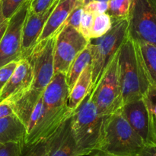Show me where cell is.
<instances>
[{"mask_svg":"<svg viewBox=\"0 0 156 156\" xmlns=\"http://www.w3.org/2000/svg\"><path fill=\"white\" fill-rule=\"evenodd\" d=\"M26 128L15 115L0 119V143L21 142L24 145Z\"/></svg>","mask_w":156,"mask_h":156,"instance_id":"obj_17","label":"cell"},{"mask_svg":"<svg viewBox=\"0 0 156 156\" xmlns=\"http://www.w3.org/2000/svg\"><path fill=\"white\" fill-rule=\"evenodd\" d=\"M127 19L129 37L156 47V0H133Z\"/></svg>","mask_w":156,"mask_h":156,"instance_id":"obj_7","label":"cell"},{"mask_svg":"<svg viewBox=\"0 0 156 156\" xmlns=\"http://www.w3.org/2000/svg\"><path fill=\"white\" fill-rule=\"evenodd\" d=\"M24 144L21 142H8L0 147V156H21Z\"/></svg>","mask_w":156,"mask_h":156,"instance_id":"obj_25","label":"cell"},{"mask_svg":"<svg viewBox=\"0 0 156 156\" xmlns=\"http://www.w3.org/2000/svg\"><path fill=\"white\" fill-rule=\"evenodd\" d=\"M59 0L41 13H34L29 9L22 30V58H25L37 43L38 38Z\"/></svg>","mask_w":156,"mask_h":156,"instance_id":"obj_13","label":"cell"},{"mask_svg":"<svg viewBox=\"0 0 156 156\" xmlns=\"http://www.w3.org/2000/svg\"><path fill=\"white\" fill-rule=\"evenodd\" d=\"M33 82V70L27 58H21L11 77L0 92V102L7 98L22 93L31 87Z\"/></svg>","mask_w":156,"mask_h":156,"instance_id":"obj_15","label":"cell"},{"mask_svg":"<svg viewBox=\"0 0 156 156\" xmlns=\"http://www.w3.org/2000/svg\"><path fill=\"white\" fill-rule=\"evenodd\" d=\"M92 155L91 156H113L111 155V154H108V153H105L101 151H94V153H92Z\"/></svg>","mask_w":156,"mask_h":156,"instance_id":"obj_34","label":"cell"},{"mask_svg":"<svg viewBox=\"0 0 156 156\" xmlns=\"http://www.w3.org/2000/svg\"><path fill=\"white\" fill-rule=\"evenodd\" d=\"M145 101L149 111L154 117L156 118V87H149L147 93L145 95Z\"/></svg>","mask_w":156,"mask_h":156,"instance_id":"obj_30","label":"cell"},{"mask_svg":"<svg viewBox=\"0 0 156 156\" xmlns=\"http://www.w3.org/2000/svg\"><path fill=\"white\" fill-rule=\"evenodd\" d=\"M119 72L123 106L144 97L150 85L138 44L129 35L119 50Z\"/></svg>","mask_w":156,"mask_h":156,"instance_id":"obj_2","label":"cell"},{"mask_svg":"<svg viewBox=\"0 0 156 156\" xmlns=\"http://www.w3.org/2000/svg\"><path fill=\"white\" fill-rule=\"evenodd\" d=\"M89 40L72 26H64L55 35L54 73H66L77 55L88 46Z\"/></svg>","mask_w":156,"mask_h":156,"instance_id":"obj_8","label":"cell"},{"mask_svg":"<svg viewBox=\"0 0 156 156\" xmlns=\"http://www.w3.org/2000/svg\"><path fill=\"white\" fill-rule=\"evenodd\" d=\"M82 13H83V6H79V7L76 8L69 15L62 27H64V26H72V27L74 28L75 29L79 32V27H80Z\"/></svg>","mask_w":156,"mask_h":156,"instance_id":"obj_27","label":"cell"},{"mask_svg":"<svg viewBox=\"0 0 156 156\" xmlns=\"http://www.w3.org/2000/svg\"><path fill=\"white\" fill-rule=\"evenodd\" d=\"M136 43L149 85L156 87V47L147 43Z\"/></svg>","mask_w":156,"mask_h":156,"instance_id":"obj_19","label":"cell"},{"mask_svg":"<svg viewBox=\"0 0 156 156\" xmlns=\"http://www.w3.org/2000/svg\"><path fill=\"white\" fill-rule=\"evenodd\" d=\"M92 90V67L88 65L75 83L69 94L68 108L73 112Z\"/></svg>","mask_w":156,"mask_h":156,"instance_id":"obj_16","label":"cell"},{"mask_svg":"<svg viewBox=\"0 0 156 156\" xmlns=\"http://www.w3.org/2000/svg\"><path fill=\"white\" fill-rule=\"evenodd\" d=\"M94 17L95 16L91 12H88L83 9L80 27H79V32L88 40L90 39V34L94 23Z\"/></svg>","mask_w":156,"mask_h":156,"instance_id":"obj_24","label":"cell"},{"mask_svg":"<svg viewBox=\"0 0 156 156\" xmlns=\"http://www.w3.org/2000/svg\"><path fill=\"white\" fill-rule=\"evenodd\" d=\"M29 1H30V2H31V1H33V0H29Z\"/></svg>","mask_w":156,"mask_h":156,"instance_id":"obj_38","label":"cell"},{"mask_svg":"<svg viewBox=\"0 0 156 156\" xmlns=\"http://www.w3.org/2000/svg\"><path fill=\"white\" fill-rule=\"evenodd\" d=\"M27 1V0H0L3 16L7 20H9Z\"/></svg>","mask_w":156,"mask_h":156,"instance_id":"obj_23","label":"cell"},{"mask_svg":"<svg viewBox=\"0 0 156 156\" xmlns=\"http://www.w3.org/2000/svg\"><path fill=\"white\" fill-rule=\"evenodd\" d=\"M21 156H49L45 139L29 145H24Z\"/></svg>","mask_w":156,"mask_h":156,"instance_id":"obj_22","label":"cell"},{"mask_svg":"<svg viewBox=\"0 0 156 156\" xmlns=\"http://www.w3.org/2000/svg\"><path fill=\"white\" fill-rule=\"evenodd\" d=\"M154 122H155V145L154 146L156 147V118L154 119Z\"/></svg>","mask_w":156,"mask_h":156,"instance_id":"obj_35","label":"cell"},{"mask_svg":"<svg viewBox=\"0 0 156 156\" xmlns=\"http://www.w3.org/2000/svg\"><path fill=\"white\" fill-rule=\"evenodd\" d=\"M55 36L39 41L25 57L33 70V82L30 89L43 93L54 75L53 51Z\"/></svg>","mask_w":156,"mask_h":156,"instance_id":"obj_9","label":"cell"},{"mask_svg":"<svg viewBox=\"0 0 156 156\" xmlns=\"http://www.w3.org/2000/svg\"><path fill=\"white\" fill-rule=\"evenodd\" d=\"M57 0H33L30 2V10L34 13H41L48 9Z\"/></svg>","mask_w":156,"mask_h":156,"instance_id":"obj_29","label":"cell"},{"mask_svg":"<svg viewBox=\"0 0 156 156\" xmlns=\"http://www.w3.org/2000/svg\"><path fill=\"white\" fill-rule=\"evenodd\" d=\"M133 129L143 139L145 145H155V117L144 98L124 104L120 109Z\"/></svg>","mask_w":156,"mask_h":156,"instance_id":"obj_11","label":"cell"},{"mask_svg":"<svg viewBox=\"0 0 156 156\" xmlns=\"http://www.w3.org/2000/svg\"><path fill=\"white\" fill-rule=\"evenodd\" d=\"M133 0H109L107 14L112 19L127 18Z\"/></svg>","mask_w":156,"mask_h":156,"instance_id":"obj_20","label":"cell"},{"mask_svg":"<svg viewBox=\"0 0 156 156\" xmlns=\"http://www.w3.org/2000/svg\"><path fill=\"white\" fill-rule=\"evenodd\" d=\"M137 156H156V147L153 145H145Z\"/></svg>","mask_w":156,"mask_h":156,"instance_id":"obj_32","label":"cell"},{"mask_svg":"<svg viewBox=\"0 0 156 156\" xmlns=\"http://www.w3.org/2000/svg\"><path fill=\"white\" fill-rule=\"evenodd\" d=\"M8 24H9V20H7L3 16L1 10V6H0V41L2 38L3 35H4L5 32Z\"/></svg>","mask_w":156,"mask_h":156,"instance_id":"obj_33","label":"cell"},{"mask_svg":"<svg viewBox=\"0 0 156 156\" xmlns=\"http://www.w3.org/2000/svg\"><path fill=\"white\" fill-rule=\"evenodd\" d=\"M91 99L99 113L106 116L118 111L123 106L120 72L119 50L102 73L91 91Z\"/></svg>","mask_w":156,"mask_h":156,"instance_id":"obj_6","label":"cell"},{"mask_svg":"<svg viewBox=\"0 0 156 156\" xmlns=\"http://www.w3.org/2000/svg\"><path fill=\"white\" fill-rule=\"evenodd\" d=\"M111 27L112 19L108 14L104 13L96 15L90 34V39L103 36L111 28Z\"/></svg>","mask_w":156,"mask_h":156,"instance_id":"obj_21","label":"cell"},{"mask_svg":"<svg viewBox=\"0 0 156 156\" xmlns=\"http://www.w3.org/2000/svg\"><path fill=\"white\" fill-rule=\"evenodd\" d=\"M145 146L121 110L106 116L98 151L113 156H137Z\"/></svg>","mask_w":156,"mask_h":156,"instance_id":"obj_4","label":"cell"},{"mask_svg":"<svg viewBox=\"0 0 156 156\" xmlns=\"http://www.w3.org/2000/svg\"><path fill=\"white\" fill-rule=\"evenodd\" d=\"M2 143H0V147L2 146Z\"/></svg>","mask_w":156,"mask_h":156,"instance_id":"obj_37","label":"cell"},{"mask_svg":"<svg viewBox=\"0 0 156 156\" xmlns=\"http://www.w3.org/2000/svg\"><path fill=\"white\" fill-rule=\"evenodd\" d=\"M18 61H12L0 67V92L13 73Z\"/></svg>","mask_w":156,"mask_h":156,"instance_id":"obj_28","label":"cell"},{"mask_svg":"<svg viewBox=\"0 0 156 156\" xmlns=\"http://www.w3.org/2000/svg\"><path fill=\"white\" fill-rule=\"evenodd\" d=\"M49 156H81L73 137L71 116L45 139Z\"/></svg>","mask_w":156,"mask_h":156,"instance_id":"obj_12","label":"cell"},{"mask_svg":"<svg viewBox=\"0 0 156 156\" xmlns=\"http://www.w3.org/2000/svg\"><path fill=\"white\" fill-rule=\"evenodd\" d=\"M98 1H105V2H108L109 0H98Z\"/></svg>","mask_w":156,"mask_h":156,"instance_id":"obj_36","label":"cell"},{"mask_svg":"<svg viewBox=\"0 0 156 156\" xmlns=\"http://www.w3.org/2000/svg\"><path fill=\"white\" fill-rule=\"evenodd\" d=\"M14 115L12 106L8 101L3 100L0 102V119Z\"/></svg>","mask_w":156,"mask_h":156,"instance_id":"obj_31","label":"cell"},{"mask_svg":"<svg viewBox=\"0 0 156 156\" xmlns=\"http://www.w3.org/2000/svg\"><path fill=\"white\" fill-rule=\"evenodd\" d=\"M30 9L27 0L9 20L5 32L0 41V67L22 58V30Z\"/></svg>","mask_w":156,"mask_h":156,"instance_id":"obj_10","label":"cell"},{"mask_svg":"<svg viewBox=\"0 0 156 156\" xmlns=\"http://www.w3.org/2000/svg\"><path fill=\"white\" fill-rule=\"evenodd\" d=\"M90 0H59L49 17L37 42L54 37L62 28L72 12L79 6H84Z\"/></svg>","mask_w":156,"mask_h":156,"instance_id":"obj_14","label":"cell"},{"mask_svg":"<svg viewBox=\"0 0 156 156\" xmlns=\"http://www.w3.org/2000/svg\"><path fill=\"white\" fill-rule=\"evenodd\" d=\"M105 116L100 114L91 99V92L71 115V128L81 156L98 151Z\"/></svg>","mask_w":156,"mask_h":156,"instance_id":"obj_3","label":"cell"},{"mask_svg":"<svg viewBox=\"0 0 156 156\" xmlns=\"http://www.w3.org/2000/svg\"><path fill=\"white\" fill-rule=\"evenodd\" d=\"M69 94L65 73H54L43 92V112L39 124L24 142V145L47 139L62 121L71 116L73 112L68 108Z\"/></svg>","mask_w":156,"mask_h":156,"instance_id":"obj_1","label":"cell"},{"mask_svg":"<svg viewBox=\"0 0 156 156\" xmlns=\"http://www.w3.org/2000/svg\"><path fill=\"white\" fill-rule=\"evenodd\" d=\"M83 9L96 16L101 14L107 13L108 10V2L90 0L83 6Z\"/></svg>","mask_w":156,"mask_h":156,"instance_id":"obj_26","label":"cell"},{"mask_svg":"<svg viewBox=\"0 0 156 156\" xmlns=\"http://www.w3.org/2000/svg\"><path fill=\"white\" fill-rule=\"evenodd\" d=\"M91 61H92V54L89 44H88V46L75 58L70 65L68 71L66 73V81L69 92L81 73L88 65L91 64Z\"/></svg>","mask_w":156,"mask_h":156,"instance_id":"obj_18","label":"cell"},{"mask_svg":"<svg viewBox=\"0 0 156 156\" xmlns=\"http://www.w3.org/2000/svg\"><path fill=\"white\" fill-rule=\"evenodd\" d=\"M128 26L127 18L112 19V27L105 35L89 39L88 44L92 54V89L127 38Z\"/></svg>","mask_w":156,"mask_h":156,"instance_id":"obj_5","label":"cell"}]
</instances>
